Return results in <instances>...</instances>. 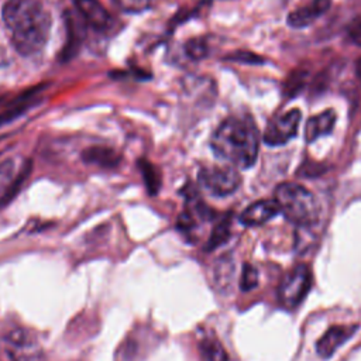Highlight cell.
<instances>
[{
    "label": "cell",
    "instance_id": "5",
    "mask_svg": "<svg viewBox=\"0 0 361 361\" xmlns=\"http://www.w3.org/2000/svg\"><path fill=\"white\" fill-rule=\"evenodd\" d=\"M197 179L202 188L220 197L234 193L241 183L238 171L231 165L204 166L199 171Z\"/></svg>",
    "mask_w": 361,
    "mask_h": 361
},
{
    "label": "cell",
    "instance_id": "16",
    "mask_svg": "<svg viewBox=\"0 0 361 361\" xmlns=\"http://www.w3.org/2000/svg\"><path fill=\"white\" fill-rule=\"evenodd\" d=\"M66 27H68V42L63 48V59H69L78 49V45L80 42V38L82 35L79 34V23L78 20L73 17V16H68L66 17Z\"/></svg>",
    "mask_w": 361,
    "mask_h": 361
},
{
    "label": "cell",
    "instance_id": "13",
    "mask_svg": "<svg viewBox=\"0 0 361 361\" xmlns=\"http://www.w3.org/2000/svg\"><path fill=\"white\" fill-rule=\"evenodd\" d=\"M82 159L86 164H93L102 168H113L118 165L121 155L113 148L94 145L82 152Z\"/></svg>",
    "mask_w": 361,
    "mask_h": 361
},
{
    "label": "cell",
    "instance_id": "8",
    "mask_svg": "<svg viewBox=\"0 0 361 361\" xmlns=\"http://www.w3.org/2000/svg\"><path fill=\"white\" fill-rule=\"evenodd\" d=\"M75 7L85 24L96 31H106L111 27L113 18L99 0H73Z\"/></svg>",
    "mask_w": 361,
    "mask_h": 361
},
{
    "label": "cell",
    "instance_id": "18",
    "mask_svg": "<svg viewBox=\"0 0 361 361\" xmlns=\"http://www.w3.org/2000/svg\"><path fill=\"white\" fill-rule=\"evenodd\" d=\"M228 235H230V220L224 219L214 227V230L209 238L206 250H213V248L219 247L228 238Z\"/></svg>",
    "mask_w": 361,
    "mask_h": 361
},
{
    "label": "cell",
    "instance_id": "24",
    "mask_svg": "<svg viewBox=\"0 0 361 361\" xmlns=\"http://www.w3.org/2000/svg\"><path fill=\"white\" fill-rule=\"evenodd\" d=\"M348 37L350 39L361 47V17L360 18H355L350 25H348Z\"/></svg>",
    "mask_w": 361,
    "mask_h": 361
},
{
    "label": "cell",
    "instance_id": "22",
    "mask_svg": "<svg viewBox=\"0 0 361 361\" xmlns=\"http://www.w3.org/2000/svg\"><path fill=\"white\" fill-rule=\"evenodd\" d=\"M303 78H305L303 72H292L289 79L285 82V93L295 94L296 92H299V89L303 85Z\"/></svg>",
    "mask_w": 361,
    "mask_h": 361
},
{
    "label": "cell",
    "instance_id": "20",
    "mask_svg": "<svg viewBox=\"0 0 361 361\" xmlns=\"http://www.w3.org/2000/svg\"><path fill=\"white\" fill-rule=\"evenodd\" d=\"M155 0H113L114 6L124 13H141L152 6Z\"/></svg>",
    "mask_w": 361,
    "mask_h": 361
},
{
    "label": "cell",
    "instance_id": "4",
    "mask_svg": "<svg viewBox=\"0 0 361 361\" xmlns=\"http://www.w3.org/2000/svg\"><path fill=\"white\" fill-rule=\"evenodd\" d=\"M3 343L10 361H45L38 338L27 329H13L4 336Z\"/></svg>",
    "mask_w": 361,
    "mask_h": 361
},
{
    "label": "cell",
    "instance_id": "17",
    "mask_svg": "<svg viewBox=\"0 0 361 361\" xmlns=\"http://www.w3.org/2000/svg\"><path fill=\"white\" fill-rule=\"evenodd\" d=\"M16 175H17V169H16V164L13 159H6V161L0 162V190L16 186L17 183H20L23 180L21 179L17 182Z\"/></svg>",
    "mask_w": 361,
    "mask_h": 361
},
{
    "label": "cell",
    "instance_id": "11",
    "mask_svg": "<svg viewBox=\"0 0 361 361\" xmlns=\"http://www.w3.org/2000/svg\"><path fill=\"white\" fill-rule=\"evenodd\" d=\"M331 6V0H312L306 6H302L288 16V24L292 28H303L310 25L314 20L323 16Z\"/></svg>",
    "mask_w": 361,
    "mask_h": 361
},
{
    "label": "cell",
    "instance_id": "23",
    "mask_svg": "<svg viewBox=\"0 0 361 361\" xmlns=\"http://www.w3.org/2000/svg\"><path fill=\"white\" fill-rule=\"evenodd\" d=\"M228 59L235 61V62H243V63H264L262 58L247 51H240L228 56Z\"/></svg>",
    "mask_w": 361,
    "mask_h": 361
},
{
    "label": "cell",
    "instance_id": "21",
    "mask_svg": "<svg viewBox=\"0 0 361 361\" xmlns=\"http://www.w3.org/2000/svg\"><path fill=\"white\" fill-rule=\"evenodd\" d=\"M258 283V272L257 269L250 265V264H244L243 267V272H241V279H240V288L241 290L247 292L251 290L257 286Z\"/></svg>",
    "mask_w": 361,
    "mask_h": 361
},
{
    "label": "cell",
    "instance_id": "19",
    "mask_svg": "<svg viewBox=\"0 0 361 361\" xmlns=\"http://www.w3.org/2000/svg\"><path fill=\"white\" fill-rule=\"evenodd\" d=\"M185 52L189 58L192 59H202L204 56H207L209 54V47L206 44L204 39L202 38H192L185 44Z\"/></svg>",
    "mask_w": 361,
    "mask_h": 361
},
{
    "label": "cell",
    "instance_id": "1",
    "mask_svg": "<svg viewBox=\"0 0 361 361\" xmlns=\"http://www.w3.org/2000/svg\"><path fill=\"white\" fill-rule=\"evenodd\" d=\"M1 17L18 54L31 56L44 49L52 18L39 0H7Z\"/></svg>",
    "mask_w": 361,
    "mask_h": 361
},
{
    "label": "cell",
    "instance_id": "7",
    "mask_svg": "<svg viewBox=\"0 0 361 361\" xmlns=\"http://www.w3.org/2000/svg\"><path fill=\"white\" fill-rule=\"evenodd\" d=\"M302 118V113L298 109H292L285 114L274 118L268 123L262 140L267 145L278 147L286 144L292 137L296 135L299 123Z\"/></svg>",
    "mask_w": 361,
    "mask_h": 361
},
{
    "label": "cell",
    "instance_id": "2",
    "mask_svg": "<svg viewBox=\"0 0 361 361\" xmlns=\"http://www.w3.org/2000/svg\"><path fill=\"white\" fill-rule=\"evenodd\" d=\"M210 147L228 165L247 169L258 158V130L250 117H228L213 133Z\"/></svg>",
    "mask_w": 361,
    "mask_h": 361
},
{
    "label": "cell",
    "instance_id": "6",
    "mask_svg": "<svg viewBox=\"0 0 361 361\" xmlns=\"http://www.w3.org/2000/svg\"><path fill=\"white\" fill-rule=\"evenodd\" d=\"M312 286V272L307 265L300 264L290 269L281 281L278 298L282 306L293 309L306 298Z\"/></svg>",
    "mask_w": 361,
    "mask_h": 361
},
{
    "label": "cell",
    "instance_id": "9",
    "mask_svg": "<svg viewBox=\"0 0 361 361\" xmlns=\"http://www.w3.org/2000/svg\"><path fill=\"white\" fill-rule=\"evenodd\" d=\"M357 324L354 326H331L316 343V351L322 358L331 357L338 347L348 341L357 331Z\"/></svg>",
    "mask_w": 361,
    "mask_h": 361
},
{
    "label": "cell",
    "instance_id": "15",
    "mask_svg": "<svg viewBox=\"0 0 361 361\" xmlns=\"http://www.w3.org/2000/svg\"><path fill=\"white\" fill-rule=\"evenodd\" d=\"M200 353L206 361H227V353L223 345L216 340L206 337L199 344Z\"/></svg>",
    "mask_w": 361,
    "mask_h": 361
},
{
    "label": "cell",
    "instance_id": "14",
    "mask_svg": "<svg viewBox=\"0 0 361 361\" xmlns=\"http://www.w3.org/2000/svg\"><path fill=\"white\" fill-rule=\"evenodd\" d=\"M138 166L141 169L145 186L148 189L149 195H157V192L161 188V173L157 169V166L154 164H151L147 159H140L138 161Z\"/></svg>",
    "mask_w": 361,
    "mask_h": 361
},
{
    "label": "cell",
    "instance_id": "12",
    "mask_svg": "<svg viewBox=\"0 0 361 361\" xmlns=\"http://www.w3.org/2000/svg\"><path fill=\"white\" fill-rule=\"evenodd\" d=\"M334 124H336L334 110H326L310 117L305 126V140L310 144L317 138L330 134Z\"/></svg>",
    "mask_w": 361,
    "mask_h": 361
},
{
    "label": "cell",
    "instance_id": "3",
    "mask_svg": "<svg viewBox=\"0 0 361 361\" xmlns=\"http://www.w3.org/2000/svg\"><path fill=\"white\" fill-rule=\"evenodd\" d=\"M274 200L278 203L281 213L298 227H312L319 220L320 204L316 196L299 183H279Z\"/></svg>",
    "mask_w": 361,
    "mask_h": 361
},
{
    "label": "cell",
    "instance_id": "25",
    "mask_svg": "<svg viewBox=\"0 0 361 361\" xmlns=\"http://www.w3.org/2000/svg\"><path fill=\"white\" fill-rule=\"evenodd\" d=\"M355 73H357V78L360 79V82H361V58L357 61V63H355Z\"/></svg>",
    "mask_w": 361,
    "mask_h": 361
},
{
    "label": "cell",
    "instance_id": "10",
    "mask_svg": "<svg viewBox=\"0 0 361 361\" xmlns=\"http://www.w3.org/2000/svg\"><path fill=\"white\" fill-rule=\"evenodd\" d=\"M278 213H281V210L274 199L258 200L243 210V213L240 214V221L248 227L261 226L271 220L272 217H275Z\"/></svg>",
    "mask_w": 361,
    "mask_h": 361
}]
</instances>
